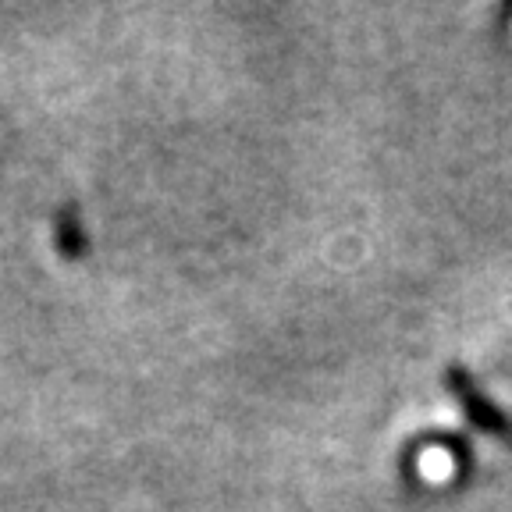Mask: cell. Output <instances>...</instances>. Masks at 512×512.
<instances>
[{
  "instance_id": "obj_2",
  "label": "cell",
  "mask_w": 512,
  "mask_h": 512,
  "mask_svg": "<svg viewBox=\"0 0 512 512\" xmlns=\"http://www.w3.org/2000/svg\"><path fill=\"white\" fill-rule=\"evenodd\" d=\"M416 470L424 480H445L456 473V456H452V448L445 445H427L420 456H416Z\"/></svg>"
},
{
  "instance_id": "obj_1",
  "label": "cell",
  "mask_w": 512,
  "mask_h": 512,
  "mask_svg": "<svg viewBox=\"0 0 512 512\" xmlns=\"http://www.w3.org/2000/svg\"><path fill=\"white\" fill-rule=\"evenodd\" d=\"M452 388L459 392V399H463V409L473 416V424L484 427V431H491V434H512L509 420H505V416L498 413V409L491 406L488 399H480L477 388H473L470 377H466L463 370H452Z\"/></svg>"
}]
</instances>
